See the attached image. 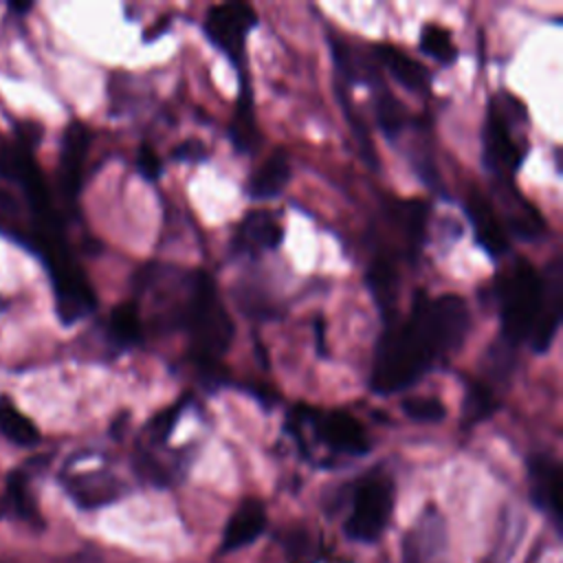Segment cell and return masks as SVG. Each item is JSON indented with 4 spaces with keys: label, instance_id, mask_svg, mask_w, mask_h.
I'll list each match as a JSON object with an SVG mask.
<instances>
[{
    "label": "cell",
    "instance_id": "f546056e",
    "mask_svg": "<svg viewBox=\"0 0 563 563\" xmlns=\"http://www.w3.org/2000/svg\"><path fill=\"white\" fill-rule=\"evenodd\" d=\"M207 154L209 152H207L205 143L198 139H187L172 150V158L180 161V163H202L207 158Z\"/></svg>",
    "mask_w": 563,
    "mask_h": 563
},
{
    "label": "cell",
    "instance_id": "4dcf8cb0",
    "mask_svg": "<svg viewBox=\"0 0 563 563\" xmlns=\"http://www.w3.org/2000/svg\"><path fill=\"white\" fill-rule=\"evenodd\" d=\"M136 167H139L143 178L156 180L163 172V161L158 158V154L150 145H141L139 154H136Z\"/></svg>",
    "mask_w": 563,
    "mask_h": 563
},
{
    "label": "cell",
    "instance_id": "2e32d148",
    "mask_svg": "<svg viewBox=\"0 0 563 563\" xmlns=\"http://www.w3.org/2000/svg\"><path fill=\"white\" fill-rule=\"evenodd\" d=\"M374 55L400 86L413 92H429V70L416 57L402 53L391 44H376Z\"/></svg>",
    "mask_w": 563,
    "mask_h": 563
},
{
    "label": "cell",
    "instance_id": "9c48e42d",
    "mask_svg": "<svg viewBox=\"0 0 563 563\" xmlns=\"http://www.w3.org/2000/svg\"><path fill=\"white\" fill-rule=\"evenodd\" d=\"M490 187H493V194H495V198H497V202L504 211L506 229L515 238L526 240V242H534V240H541L545 235L543 216L537 211V207L530 200H526L519 194L512 178H490Z\"/></svg>",
    "mask_w": 563,
    "mask_h": 563
},
{
    "label": "cell",
    "instance_id": "d6a6232c",
    "mask_svg": "<svg viewBox=\"0 0 563 563\" xmlns=\"http://www.w3.org/2000/svg\"><path fill=\"white\" fill-rule=\"evenodd\" d=\"M11 9L18 11V13H24L31 9V2H11Z\"/></svg>",
    "mask_w": 563,
    "mask_h": 563
},
{
    "label": "cell",
    "instance_id": "1f68e13d",
    "mask_svg": "<svg viewBox=\"0 0 563 563\" xmlns=\"http://www.w3.org/2000/svg\"><path fill=\"white\" fill-rule=\"evenodd\" d=\"M0 211H4V213H18L20 211L18 200L2 187H0Z\"/></svg>",
    "mask_w": 563,
    "mask_h": 563
},
{
    "label": "cell",
    "instance_id": "836d02e7",
    "mask_svg": "<svg viewBox=\"0 0 563 563\" xmlns=\"http://www.w3.org/2000/svg\"><path fill=\"white\" fill-rule=\"evenodd\" d=\"M7 512H9V501H7V497H0V519L7 517Z\"/></svg>",
    "mask_w": 563,
    "mask_h": 563
},
{
    "label": "cell",
    "instance_id": "5bb4252c",
    "mask_svg": "<svg viewBox=\"0 0 563 563\" xmlns=\"http://www.w3.org/2000/svg\"><path fill=\"white\" fill-rule=\"evenodd\" d=\"M266 528V510L257 499H244L229 517L222 532V552H235L251 545Z\"/></svg>",
    "mask_w": 563,
    "mask_h": 563
},
{
    "label": "cell",
    "instance_id": "e0dca14e",
    "mask_svg": "<svg viewBox=\"0 0 563 563\" xmlns=\"http://www.w3.org/2000/svg\"><path fill=\"white\" fill-rule=\"evenodd\" d=\"M284 231L273 213L268 211H251L242 218L235 235V246L249 253L273 251L282 242Z\"/></svg>",
    "mask_w": 563,
    "mask_h": 563
},
{
    "label": "cell",
    "instance_id": "f1b7e54d",
    "mask_svg": "<svg viewBox=\"0 0 563 563\" xmlns=\"http://www.w3.org/2000/svg\"><path fill=\"white\" fill-rule=\"evenodd\" d=\"M185 405H187V398H180V400L172 402L167 409L158 411V413L147 422V435L152 438L154 444L167 442V438L172 435V431H174V427H176V422H178V418H180Z\"/></svg>",
    "mask_w": 563,
    "mask_h": 563
},
{
    "label": "cell",
    "instance_id": "3957f363",
    "mask_svg": "<svg viewBox=\"0 0 563 563\" xmlns=\"http://www.w3.org/2000/svg\"><path fill=\"white\" fill-rule=\"evenodd\" d=\"M495 295L499 299L501 339L510 345L528 341L541 303V275L530 262L517 260V264L497 279Z\"/></svg>",
    "mask_w": 563,
    "mask_h": 563
},
{
    "label": "cell",
    "instance_id": "d4e9b609",
    "mask_svg": "<svg viewBox=\"0 0 563 563\" xmlns=\"http://www.w3.org/2000/svg\"><path fill=\"white\" fill-rule=\"evenodd\" d=\"M7 501H9V510H13L20 519L33 523V526H42V517H40V510L29 493V486H26V477L15 471L7 477Z\"/></svg>",
    "mask_w": 563,
    "mask_h": 563
},
{
    "label": "cell",
    "instance_id": "e575fe53",
    "mask_svg": "<svg viewBox=\"0 0 563 563\" xmlns=\"http://www.w3.org/2000/svg\"><path fill=\"white\" fill-rule=\"evenodd\" d=\"M4 308H7V303H4V299H2V297H0V312H2V310H4Z\"/></svg>",
    "mask_w": 563,
    "mask_h": 563
},
{
    "label": "cell",
    "instance_id": "9a60e30c",
    "mask_svg": "<svg viewBox=\"0 0 563 563\" xmlns=\"http://www.w3.org/2000/svg\"><path fill=\"white\" fill-rule=\"evenodd\" d=\"M229 139L242 154H253L262 145V132L255 121L253 110V90L249 84V77L240 75V97L233 112V119L229 123Z\"/></svg>",
    "mask_w": 563,
    "mask_h": 563
},
{
    "label": "cell",
    "instance_id": "4316f807",
    "mask_svg": "<svg viewBox=\"0 0 563 563\" xmlns=\"http://www.w3.org/2000/svg\"><path fill=\"white\" fill-rule=\"evenodd\" d=\"M336 97H339V103H341V108H343V112H345V119H347V123H350L352 136H354V141H356V145H358V152L363 154L365 163H367L372 169H378V154H376V147H374V143H372V136H369V130H367L363 117L352 108L350 99L345 97V92H343L339 86H336Z\"/></svg>",
    "mask_w": 563,
    "mask_h": 563
},
{
    "label": "cell",
    "instance_id": "ac0fdd59",
    "mask_svg": "<svg viewBox=\"0 0 563 563\" xmlns=\"http://www.w3.org/2000/svg\"><path fill=\"white\" fill-rule=\"evenodd\" d=\"M290 180V161L284 150H275L251 176L246 191L255 200L277 198Z\"/></svg>",
    "mask_w": 563,
    "mask_h": 563
},
{
    "label": "cell",
    "instance_id": "8992f818",
    "mask_svg": "<svg viewBox=\"0 0 563 563\" xmlns=\"http://www.w3.org/2000/svg\"><path fill=\"white\" fill-rule=\"evenodd\" d=\"M257 24V15L246 2H220L209 7L205 15V35L220 48L229 62L238 68V75L244 73L246 62V35Z\"/></svg>",
    "mask_w": 563,
    "mask_h": 563
},
{
    "label": "cell",
    "instance_id": "44dd1931",
    "mask_svg": "<svg viewBox=\"0 0 563 563\" xmlns=\"http://www.w3.org/2000/svg\"><path fill=\"white\" fill-rule=\"evenodd\" d=\"M374 90V117L383 130V134L389 141H396L407 123V112L402 108V103L394 97L391 90L385 88V84L378 79L369 86Z\"/></svg>",
    "mask_w": 563,
    "mask_h": 563
},
{
    "label": "cell",
    "instance_id": "277c9868",
    "mask_svg": "<svg viewBox=\"0 0 563 563\" xmlns=\"http://www.w3.org/2000/svg\"><path fill=\"white\" fill-rule=\"evenodd\" d=\"M504 103L493 101L484 123V163L490 178H512L521 167L526 147L512 136V112H526V108L512 97L501 92Z\"/></svg>",
    "mask_w": 563,
    "mask_h": 563
},
{
    "label": "cell",
    "instance_id": "ffe728a7",
    "mask_svg": "<svg viewBox=\"0 0 563 563\" xmlns=\"http://www.w3.org/2000/svg\"><path fill=\"white\" fill-rule=\"evenodd\" d=\"M367 288L372 290L376 303L387 314L394 310L396 303V290H398V275L396 266L389 255L380 253L376 255L367 266Z\"/></svg>",
    "mask_w": 563,
    "mask_h": 563
},
{
    "label": "cell",
    "instance_id": "30bf717a",
    "mask_svg": "<svg viewBox=\"0 0 563 563\" xmlns=\"http://www.w3.org/2000/svg\"><path fill=\"white\" fill-rule=\"evenodd\" d=\"M90 134L84 123L73 121L62 139V152H59V169H57V183L59 191L68 202H75L79 187H81V169L84 158L88 152Z\"/></svg>",
    "mask_w": 563,
    "mask_h": 563
},
{
    "label": "cell",
    "instance_id": "d6986e66",
    "mask_svg": "<svg viewBox=\"0 0 563 563\" xmlns=\"http://www.w3.org/2000/svg\"><path fill=\"white\" fill-rule=\"evenodd\" d=\"M68 493L81 508H95L114 501L121 495V484L108 473H86L68 482Z\"/></svg>",
    "mask_w": 563,
    "mask_h": 563
},
{
    "label": "cell",
    "instance_id": "7a4b0ae2",
    "mask_svg": "<svg viewBox=\"0 0 563 563\" xmlns=\"http://www.w3.org/2000/svg\"><path fill=\"white\" fill-rule=\"evenodd\" d=\"M169 328H180L191 341L194 361L213 376L218 358L233 339V321L205 271H191L183 279L180 299L167 312Z\"/></svg>",
    "mask_w": 563,
    "mask_h": 563
},
{
    "label": "cell",
    "instance_id": "6da1fadb",
    "mask_svg": "<svg viewBox=\"0 0 563 563\" xmlns=\"http://www.w3.org/2000/svg\"><path fill=\"white\" fill-rule=\"evenodd\" d=\"M468 306L457 295L416 297L407 319L389 321L372 361L369 387L396 394L420 380L440 358L455 352L468 332Z\"/></svg>",
    "mask_w": 563,
    "mask_h": 563
},
{
    "label": "cell",
    "instance_id": "52a82bcc",
    "mask_svg": "<svg viewBox=\"0 0 563 563\" xmlns=\"http://www.w3.org/2000/svg\"><path fill=\"white\" fill-rule=\"evenodd\" d=\"M299 407H301L303 424H310L314 435L328 449L343 455H365L369 451V440L363 424L347 411H341V409L321 411L303 402Z\"/></svg>",
    "mask_w": 563,
    "mask_h": 563
},
{
    "label": "cell",
    "instance_id": "cb8c5ba5",
    "mask_svg": "<svg viewBox=\"0 0 563 563\" xmlns=\"http://www.w3.org/2000/svg\"><path fill=\"white\" fill-rule=\"evenodd\" d=\"M495 411V398L490 387L479 380H466V394L462 405V424L473 427Z\"/></svg>",
    "mask_w": 563,
    "mask_h": 563
},
{
    "label": "cell",
    "instance_id": "603a6c76",
    "mask_svg": "<svg viewBox=\"0 0 563 563\" xmlns=\"http://www.w3.org/2000/svg\"><path fill=\"white\" fill-rule=\"evenodd\" d=\"M108 334L121 347L136 345L141 341V314H139V308L134 303H130V301L119 303L110 312Z\"/></svg>",
    "mask_w": 563,
    "mask_h": 563
},
{
    "label": "cell",
    "instance_id": "4fadbf2b",
    "mask_svg": "<svg viewBox=\"0 0 563 563\" xmlns=\"http://www.w3.org/2000/svg\"><path fill=\"white\" fill-rule=\"evenodd\" d=\"M532 499L561 521V466L550 455H532L528 464Z\"/></svg>",
    "mask_w": 563,
    "mask_h": 563
},
{
    "label": "cell",
    "instance_id": "5b68a950",
    "mask_svg": "<svg viewBox=\"0 0 563 563\" xmlns=\"http://www.w3.org/2000/svg\"><path fill=\"white\" fill-rule=\"evenodd\" d=\"M394 510V484L387 475L372 473L363 477L352 497V510L345 519V532L354 541H376L389 523Z\"/></svg>",
    "mask_w": 563,
    "mask_h": 563
},
{
    "label": "cell",
    "instance_id": "484cf974",
    "mask_svg": "<svg viewBox=\"0 0 563 563\" xmlns=\"http://www.w3.org/2000/svg\"><path fill=\"white\" fill-rule=\"evenodd\" d=\"M420 51L435 62L449 66L457 59V48L451 40V33L440 24H424L420 31Z\"/></svg>",
    "mask_w": 563,
    "mask_h": 563
},
{
    "label": "cell",
    "instance_id": "83f0119b",
    "mask_svg": "<svg viewBox=\"0 0 563 563\" xmlns=\"http://www.w3.org/2000/svg\"><path fill=\"white\" fill-rule=\"evenodd\" d=\"M400 405L405 416L416 422H442L446 418L444 402L433 396H409Z\"/></svg>",
    "mask_w": 563,
    "mask_h": 563
},
{
    "label": "cell",
    "instance_id": "7c38bea8",
    "mask_svg": "<svg viewBox=\"0 0 563 563\" xmlns=\"http://www.w3.org/2000/svg\"><path fill=\"white\" fill-rule=\"evenodd\" d=\"M466 216L471 220L473 233L477 244L490 255L499 257L508 251V238L506 231L490 205L488 198H484L479 191H471L466 198Z\"/></svg>",
    "mask_w": 563,
    "mask_h": 563
},
{
    "label": "cell",
    "instance_id": "7402d4cb",
    "mask_svg": "<svg viewBox=\"0 0 563 563\" xmlns=\"http://www.w3.org/2000/svg\"><path fill=\"white\" fill-rule=\"evenodd\" d=\"M0 433L18 446H35L40 442L37 427L9 398H0Z\"/></svg>",
    "mask_w": 563,
    "mask_h": 563
},
{
    "label": "cell",
    "instance_id": "ba28073f",
    "mask_svg": "<svg viewBox=\"0 0 563 563\" xmlns=\"http://www.w3.org/2000/svg\"><path fill=\"white\" fill-rule=\"evenodd\" d=\"M561 301H563V264L559 257H554L541 275V303L528 339L534 354H545L550 350L561 325Z\"/></svg>",
    "mask_w": 563,
    "mask_h": 563
},
{
    "label": "cell",
    "instance_id": "8fae6325",
    "mask_svg": "<svg viewBox=\"0 0 563 563\" xmlns=\"http://www.w3.org/2000/svg\"><path fill=\"white\" fill-rule=\"evenodd\" d=\"M385 218L389 224L398 231V235L405 242V253L416 260L420 253L424 238H427V218H429V207L422 200L416 198H391L385 205Z\"/></svg>",
    "mask_w": 563,
    "mask_h": 563
}]
</instances>
